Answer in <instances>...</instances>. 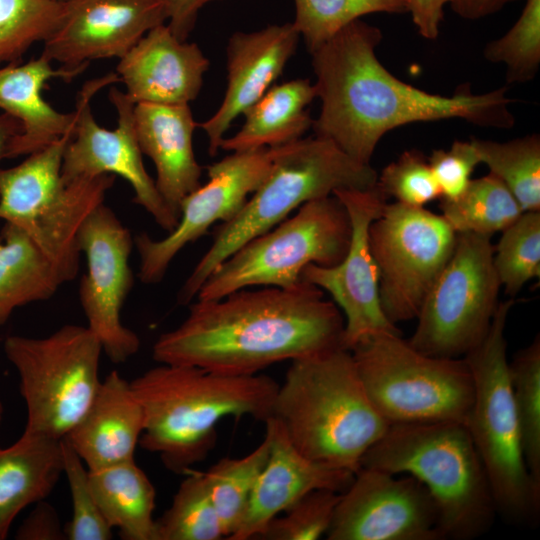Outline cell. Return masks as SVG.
I'll return each instance as SVG.
<instances>
[{"mask_svg": "<svg viewBox=\"0 0 540 540\" xmlns=\"http://www.w3.org/2000/svg\"><path fill=\"white\" fill-rule=\"evenodd\" d=\"M294 4L292 24L309 52L362 16L407 12L406 0H294Z\"/></svg>", "mask_w": 540, "mask_h": 540, "instance_id": "obj_35", "label": "cell"}, {"mask_svg": "<svg viewBox=\"0 0 540 540\" xmlns=\"http://www.w3.org/2000/svg\"><path fill=\"white\" fill-rule=\"evenodd\" d=\"M3 416H4V406H3V403L0 401V426L3 420Z\"/></svg>", "mask_w": 540, "mask_h": 540, "instance_id": "obj_48", "label": "cell"}, {"mask_svg": "<svg viewBox=\"0 0 540 540\" xmlns=\"http://www.w3.org/2000/svg\"><path fill=\"white\" fill-rule=\"evenodd\" d=\"M186 475L170 506L156 519V540L226 538L202 472L192 469Z\"/></svg>", "mask_w": 540, "mask_h": 540, "instance_id": "obj_33", "label": "cell"}, {"mask_svg": "<svg viewBox=\"0 0 540 540\" xmlns=\"http://www.w3.org/2000/svg\"><path fill=\"white\" fill-rule=\"evenodd\" d=\"M130 385L144 414L139 446L158 454L172 473L186 474L214 449L222 419L269 418L279 383L259 373L160 363Z\"/></svg>", "mask_w": 540, "mask_h": 540, "instance_id": "obj_3", "label": "cell"}, {"mask_svg": "<svg viewBox=\"0 0 540 540\" xmlns=\"http://www.w3.org/2000/svg\"><path fill=\"white\" fill-rule=\"evenodd\" d=\"M350 352L370 401L390 425L466 423L474 383L464 357L423 354L392 332L370 335Z\"/></svg>", "mask_w": 540, "mask_h": 540, "instance_id": "obj_9", "label": "cell"}, {"mask_svg": "<svg viewBox=\"0 0 540 540\" xmlns=\"http://www.w3.org/2000/svg\"><path fill=\"white\" fill-rule=\"evenodd\" d=\"M518 0H450L453 12L466 20H478L499 12Z\"/></svg>", "mask_w": 540, "mask_h": 540, "instance_id": "obj_46", "label": "cell"}, {"mask_svg": "<svg viewBox=\"0 0 540 540\" xmlns=\"http://www.w3.org/2000/svg\"><path fill=\"white\" fill-rule=\"evenodd\" d=\"M4 353L19 378L24 431L64 438L80 421L101 384L102 347L88 327L64 325L43 338L8 336Z\"/></svg>", "mask_w": 540, "mask_h": 540, "instance_id": "obj_11", "label": "cell"}, {"mask_svg": "<svg viewBox=\"0 0 540 540\" xmlns=\"http://www.w3.org/2000/svg\"><path fill=\"white\" fill-rule=\"evenodd\" d=\"M117 73L87 81L76 97L74 133L68 142L62 162L64 183L76 178L119 175L134 191L133 201L143 207L167 232L179 221L159 194L155 180L145 169L134 120L135 103L116 87L109 91L118 125L105 129L96 122L91 101L102 88L119 82Z\"/></svg>", "mask_w": 540, "mask_h": 540, "instance_id": "obj_14", "label": "cell"}, {"mask_svg": "<svg viewBox=\"0 0 540 540\" xmlns=\"http://www.w3.org/2000/svg\"><path fill=\"white\" fill-rule=\"evenodd\" d=\"M515 411L526 466L540 483V337L508 361Z\"/></svg>", "mask_w": 540, "mask_h": 540, "instance_id": "obj_34", "label": "cell"}, {"mask_svg": "<svg viewBox=\"0 0 540 540\" xmlns=\"http://www.w3.org/2000/svg\"><path fill=\"white\" fill-rule=\"evenodd\" d=\"M270 150L268 174L241 210L217 228L211 246L179 291L180 304L191 302L211 272L233 252L306 202L340 189H371L377 183L378 174L370 164L356 161L323 137H302Z\"/></svg>", "mask_w": 540, "mask_h": 540, "instance_id": "obj_6", "label": "cell"}, {"mask_svg": "<svg viewBox=\"0 0 540 540\" xmlns=\"http://www.w3.org/2000/svg\"><path fill=\"white\" fill-rule=\"evenodd\" d=\"M328 540H443L436 504L405 474L361 467L341 493Z\"/></svg>", "mask_w": 540, "mask_h": 540, "instance_id": "obj_18", "label": "cell"}, {"mask_svg": "<svg viewBox=\"0 0 540 540\" xmlns=\"http://www.w3.org/2000/svg\"><path fill=\"white\" fill-rule=\"evenodd\" d=\"M344 317L306 282L197 299L185 320L153 345L158 363L252 375L286 360L342 348Z\"/></svg>", "mask_w": 540, "mask_h": 540, "instance_id": "obj_2", "label": "cell"}, {"mask_svg": "<svg viewBox=\"0 0 540 540\" xmlns=\"http://www.w3.org/2000/svg\"><path fill=\"white\" fill-rule=\"evenodd\" d=\"M480 163L510 190L522 210L540 211V136L496 142L471 138Z\"/></svg>", "mask_w": 540, "mask_h": 540, "instance_id": "obj_31", "label": "cell"}, {"mask_svg": "<svg viewBox=\"0 0 540 540\" xmlns=\"http://www.w3.org/2000/svg\"><path fill=\"white\" fill-rule=\"evenodd\" d=\"M376 186L386 199L393 197L410 207L421 208L441 197L428 158L416 149L403 152L383 168Z\"/></svg>", "mask_w": 540, "mask_h": 540, "instance_id": "obj_41", "label": "cell"}, {"mask_svg": "<svg viewBox=\"0 0 540 540\" xmlns=\"http://www.w3.org/2000/svg\"><path fill=\"white\" fill-rule=\"evenodd\" d=\"M83 70L54 69L43 55L24 64L0 68V109L16 118L21 132L10 143L6 158L28 155L58 140L74 127L75 112L62 113L42 96L53 78L71 81Z\"/></svg>", "mask_w": 540, "mask_h": 540, "instance_id": "obj_25", "label": "cell"}, {"mask_svg": "<svg viewBox=\"0 0 540 540\" xmlns=\"http://www.w3.org/2000/svg\"><path fill=\"white\" fill-rule=\"evenodd\" d=\"M514 304L499 302L483 341L464 358L474 383L466 427L481 458L496 512L510 523L535 526L540 483L526 466L509 378L505 328Z\"/></svg>", "mask_w": 540, "mask_h": 540, "instance_id": "obj_7", "label": "cell"}, {"mask_svg": "<svg viewBox=\"0 0 540 540\" xmlns=\"http://www.w3.org/2000/svg\"><path fill=\"white\" fill-rule=\"evenodd\" d=\"M17 540H64V525L56 509L45 500L35 504L15 533Z\"/></svg>", "mask_w": 540, "mask_h": 540, "instance_id": "obj_43", "label": "cell"}, {"mask_svg": "<svg viewBox=\"0 0 540 540\" xmlns=\"http://www.w3.org/2000/svg\"><path fill=\"white\" fill-rule=\"evenodd\" d=\"M62 284L28 234L5 223L0 234V326L16 308L49 299Z\"/></svg>", "mask_w": 540, "mask_h": 540, "instance_id": "obj_29", "label": "cell"}, {"mask_svg": "<svg viewBox=\"0 0 540 540\" xmlns=\"http://www.w3.org/2000/svg\"><path fill=\"white\" fill-rule=\"evenodd\" d=\"M381 30L357 19L310 52L321 110L312 128L363 164L390 130L414 123L459 118L481 127L508 129L513 99L503 86L475 94L469 84L452 96L432 94L391 74L378 60Z\"/></svg>", "mask_w": 540, "mask_h": 540, "instance_id": "obj_1", "label": "cell"}, {"mask_svg": "<svg viewBox=\"0 0 540 540\" xmlns=\"http://www.w3.org/2000/svg\"><path fill=\"white\" fill-rule=\"evenodd\" d=\"M143 429V410L130 382L113 370L64 439L91 471L134 459Z\"/></svg>", "mask_w": 540, "mask_h": 540, "instance_id": "obj_24", "label": "cell"}, {"mask_svg": "<svg viewBox=\"0 0 540 540\" xmlns=\"http://www.w3.org/2000/svg\"><path fill=\"white\" fill-rule=\"evenodd\" d=\"M270 417L302 455L354 474L390 427L370 401L351 352L343 348L291 361Z\"/></svg>", "mask_w": 540, "mask_h": 540, "instance_id": "obj_4", "label": "cell"}, {"mask_svg": "<svg viewBox=\"0 0 540 540\" xmlns=\"http://www.w3.org/2000/svg\"><path fill=\"white\" fill-rule=\"evenodd\" d=\"M493 264L505 293L514 297L540 277V211H525L502 231L494 246Z\"/></svg>", "mask_w": 540, "mask_h": 540, "instance_id": "obj_36", "label": "cell"}, {"mask_svg": "<svg viewBox=\"0 0 540 540\" xmlns=\"http://www.w3.org/2000/svg\"><path fill=\"white\" fill-rule=\"evenodd\" d=\"M361 467L419 480L436 504L443 540L477 538L497 514L485 468L464 423L390 425L364 454Z\"/></svg>", "mask_w": 540, "mask_h": 540, "instance_id": "obj_5", "label": "cell"}, {"mask_svg": "<svg viewBox=\"0 0 540 540\" xmlns=\"http://www.w3.org/2000/svg\"><path fill=\"white\" fill-rule=\"evenodd\" d=\"M62 11V0H0V63H14L35 42H44Z\"/></svg>", "mask_w": 540, "mask_h": 540, "instance_id": "obj_37", "label": "cell"}, {"mask_svg": "<svg viewBox=\"0 0 540 540\" xmlns=\"http://www.w3.org/2000/svg\"><path fill=\"white\" fill-rule=\"evenodd\" d=\"M63 474L61 439L23 431L0 447V540L26 507L46 500Z\"/></svg>", "mask_w": 540, "mask_h": 540, "instance_id": "obj_26", "label": "cell"}, {"mask_svg": "<svg viewBox=\"0 0 540 540\" xmlns=\"http://www.w3.org/2000/svg\"><path fill=\"white\" fill-rule=\"evenodd\" d=\"M341 493L316 489L273 518L258 539L316 540L326 536Z\"/></svg>", "mask_w": 540, "mask_h": 540, "instance_id": "obj_40", "label": "cell"}, {"mask_svg": "<svg viewBox=\"0 0 540 540\" xmlns=\"http://www.w3.org/2000/svg\"><path fill=\"white\" fill-rule=\"evenodd\" d=\"M315 98L314 84L308 79L274 84L243 113V125L222 140L220 149L234 152L273 148L302 138L312 128L307 107Z\"/></svg>", "mask_w": 540, "mask_h": 540, "instance_id": "obj_27", "label": "cell"}, {"mask_svg": "<svg viewBox=\"0 0 540 540\" xmlns=\"http://www.w3.org/2000/svg\"><path fill=\"white\" fill-rule=\"evenodd\" d=\"M134 120L140 149L156 169V188L180 218L181 201L201 185L202 168L193 150L198 123L188 104L136 103Z\"/></svg>", "mask_w": 540, "mask_h": 540, "instance_id": "obj_23", "label": "cell"}, {"mask_svg": "<svg viewBox=\"0 0 540 540\" xmlns=\"http://www.w3.org/2000/svg\"><path fill=\"white\" fill-rule=\"evenodd\" d=\"M270 165V148H259L231 152L207 166L208 181L184 197L179 221L166 237L154 240L142 233L134 238L140 280L160 282L187 244L206 234L215 222L231 220L265 179Z\"/></svg>", "mask_w": 540, "mask_h": 540, "instance_id": "obj_16", "label": "cell"}, {"mask_svg": "<svg viewBox=\"0 0 540 540\" xmlns=\"http://www.w3.org/2000/svg\"><path fill=\"white\" fill-rule=\"evenodd\" d=\"M208 68L209 60L196 43L180 40L161 24L119 59L117 74L135 104L189 105Z\"/></svg>", "mask_w": 540, "mask_h": 540, "instance_id": "obj_22", "label": "cell"}, {"mask_svg": "<svg viewBox=\"0 0 540 540\" xmlns=\"http://www.w3.org/2000/svg\"><path fill=\"white\" fill-rule=\"evenodd\" d=\"M89 471V483L112 529L124 540H156V490L135 460Z\"/></svg>", "mask_w": 540, "mask_h": 540, "instance_id": "obj_28", "label": "cell"}, {"mask_svg": "<svg viewBox=\"0 0 540 540\" xmlns=\"http://www.w3.org/2000/svg\"><path fill=\"white\" fill-rule=\"evenodd\" d=\"M351 235L348 212L335 195L306 202L294 216L249 240L218 265L196 298L220 299L250 286L293 287L308 264H338Z\"/></svg>", "mask_w": 540, "mask_h": 540, "instance_id": "obj_10", "label": "cell"}, {"mask_svg": "<svg viewBox=\"0 0 540 540\" xmlns=\"http://www.w3.org/2000/svg\"><path fill=\"white\" fill-rule=\"evenodd\" d=\"M269 456V439L239 458L225 457L202 472L204 482L228 539L245 515L252 491Z\"/></svg>", "mask_w": 540, "mask_h": 540, "instance_id": "obj_32", "label": "cell"}, {"mask_svg": "<svg viewBox=\"0 0 540 540\" xmlns=\"http://www.w3.org/2000/svg\"><path fill=\"white\" fill-rule=\"evenodd\" d=\"M269 456L252 491L245 515L229 540L258 539L268 523L316 489L344 492L354 473L330 468L302 455L273 417L265 421Z\"/></svg>", "mask_w": 540, "mask_h": 540, "instance_id": "obj_21", "label": "cell"}, {"mask_svg": "<svg viewBox=\"0 0 540 540\" xmlns=\"http://www.w3.org/2000/svg\"><path fill=\"white\" fill-rule=\"evenodd\" d=\"M20 122L13 116L0 114V160L6 158L11 141L21 132Z\"/></svg>", "mask_w": 540, "mask_h": 540, "instance_id": "obj_47", "label": "cell"}, {"mask_svg": "<svg viewBox=\"0 0 540 540\" xmlns=\"http://www.w3.org/2000/svg\"><path fill=\"white\" fill-rule=\"evenodd\" d=\"M59 24L41 53L67 70L122 58L148 31L165 24L161 0H62Z\"/></svg>", "mask_w": 540, "mask_h": 540, "instance_id": "obj_19", "label": "cell"}, {"mask_svg": "<svg viewBox=\"0 0 540 540\" xmlns=\"http://www.w3.org/2000/svg\"><path fill=\"white\" fill-rule=\"evenodd\" d=\"M427 158L441 193L440 198L449 200L463 193L476 166L481 164L471 140H455L448 150L435 149Z\"/></svg>", "mask_w": 540, "mask_h": 540, "instance_id": "obj_42", "label": "cell"}, {"mask_svg": "<svg viewBox=\"0 0 540 540\" xmlns=\"http://www.w3.org/2000/svg\"><path fill=\"white\" fill-rule=\"evenodd\" d=\"M407 12L419 34L428 40L438 37L444 19V7L450 0H406Z\"/></svg>", "mask_w": 540, "mask_h": 540, "instance_id": "obj_45", "label": "cell"}, {"mask_svg": "<svg viewBox=\"0 0 540 540\" xmlns=\"http://www.w3.org/2000/svg\"><path fill=\"white\" fill-rule=\"evenodd\" d=\"M491 236L456 233L453 252L426 295L408 343L434 357L460 358L486 337L501 287Z\"/></svg>", "mask_w": 540, "mask_h": 540, "instance_id": "obj_12", "label": "cell"}, {"mask_svg": "<svg viewBox=\"0 0 540 540\" xmlns=\"http://www.w3.org/2000/svg\"><path fill=\"white\" fill-rule=\"evenodd\" d=\"M73 133L74 127L20 164L0 169V219L28 234L63 283L79 270L81 226L115 180L100 175L64 183L63 155Z\"/></svg>", "mask_w": 540, "mask_h": 540, "instance_id": "obj_8", "label": "cell"}, {"mask_svg": "<svg viewBox=\"0 0 540 540\" xmlns=\"http://www.w3.org/2000/svg\"><path fill=\"white\" fill-rule=\"evenodd\" d=\"M483 55L489 62L505 65L507 84L532 80L540 65V0H526L514 25L487 43Z\"/></svg>", "mask_w": 540, "mask_h": 540, "instance_id": "obj_38", "label": "cell"}, {"mask_svg": "<svg viewBox=\"0 0 540 540\" xmlns=\"http://www.w3.org/2000/svg\"><path fill=\"white\" fill-rule=\"evenodd\" d=\"M368 239L384 315L394 325L415 319L453 252L456 232L441 214L386 202Z\"/></svg>", "mask_w": 540, "mask_h": 540, "instance_id": "obj_13", "label": "cell"}, {"mask_svg": "<svg viewBox=\"0 0 540 540\" xmlns=\"http://www.w3.org/2000/svg\"><path fill=\"white\" fill-rule=\"evenodd\" d=\"M299 39L292 23L237 31L229 37L225 95L216 112L198 124L207 136L211 156L218 153L234 120L275 84L295 54Z\"/></svg>", "mask_w": 540, "mask_h": 540, "instance_id": "obj_20", "label": "cell"}, {"mask_svg": "<svg viewBox=\"0 0 540 540\" xmlns=\"http://www.w3.org/2000/svg\"><path fill=\"white\" fill-rule=\"evenodd\" d=\"M78 243L87 260V272L79 288L87 327L109 360L123 363L138 352L141 344L138 335L120 319L134 283L129 266L134 239L116 214L102 203L85 219Z\"/></svg>", "mask_w": 540, "mask_h": 540, "instance_id": "obj_15", "label": "cell"}, {"mask_svg": "<svg viewBox=\"0 0 540 540\" xmlns=\"http://www.w3.org/2000/svg\"><path fill=\"white\" fill-rule=\"evenodd\" d=\"M63 474L71 500L72 516L64 525L67 540H110L113 529L107 523L96 502L89 483V471L70 444L61 439Z\"/></svg>", "mask_w": 540, "mask_h": 540, "instance_id": "obj_39", "label": "cell"}, {"mask_svg": "<svg viewBox=\"0 0 540 540\" xmlns=\"http://www.w3.org/2000/svg\"><path fill=\"white\" fill-rule=\"evenodd\" d=\"M345 206L352 227L349 249L333 266L308 264L301 281L326 291L343 311L342 348L351 350L358 342L378 332L401 333L384 315L379 296V270L372 255L368 230L382 212L386 198L377 186L340 189L333 192Z\"/></svg>", "mask_w": 540, "mask_h": 540, "instance_id": "obj_17", "label": "cell"}, {"mask_svg": "<svg viewBox=\"0 0 540 540\" xmlns=\"http://www.w3.org/2000/svg\"><path fill=\"white\" fill-rule=\"evenodd\" d=\"M441 215L456 233L491 236L524 212L510 190L491 173L471 179L455 199L440 198Z\"/></svg>", "mask_w": 540, "mask_h": 540, "instance_id": "obj_30", "label": "cell"}, {"mask_svg": "<svg viewBox=\"0 0 540 540\" xmlns=\"http://www.w3.org/2000/svg\"><path fill=\"white\" fill-rule=\"evenodd\" d=\"M213 1L221 0H161L168 27L182 41H186L194 29L200 10Z\"/></svg>", "mask_w": 540, "mask_h": 540, "instance_id": "obj_44", "label": "cell"}]
</instances>
